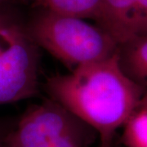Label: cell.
<instances>
[{"label": "cell", "mask_w": 147, "mask_h": 147, "mask_svg": "<svg viewBox=\"0 0 147 147\" xmlns=\"http://www.w3.org/2000/svg\"><path fill=\"white\" fill-rule=\"evenodd\" d=\"M0 147H11V146L10 144L8 143V142L7 141V138H6L5 141L0 145Z\"/></svg>", "instance_id": "5bb4252c"}, {"label": "cell", "mask_w": 147, "mask_h": 147, "mask_svg": "<svg viewBox=\"0 0 147 147\" xmlns=\"http://www.w3.org/2000/svg\"><path fill=\"white\" fill-rule=\"evenodd\" d=\"M94 21L119 46L142 35L136 0H101Z\"/></svg>", "instance_id": "5b68a950"}, {"label": "cell", "mask_w": 147, "mask_h": 147, "mask_svg": "<svg viewBox=\"0 0 147 147\" xmlns=\"http://www.w3.org/2000/svg\"><path fill=\"white\" fill-rule=\"evenodd\" d=\"M39 65V47L21 7L0 4V105L38 93Z\"/></svg>", "instance_id": "3957f363"}, {"label": "cell", "mask_w": 147, "mask_h": 147, "mask_svg": "<svg viewBox=\"0 0 147 147\" xmlns=\"http://www.w3.org/2000/svg\"><path fill=\"white\" fill-rule=\"evenodd\" d=\"M99 147H100V146H99Z\"/></svg>", "instance_id": "9a60e30c"}, {"label": "cell", "mask_w": 147, "mask_h": 147, "mask_svg": "<svg viewBox=\"0 0 147 147\" xmlns=\"http://www.w3.org/2000/svg\"><path fill=\"white\" fill-rule=\"evenodd\" d=\"M57 101L97 133L100 147H112L116 131L139 106L146 90L121 68L118 52L112 57L53 75L46 82Z\"/></svg>", "instance_id": "6da1fadb"}, {"label": "cell", "mask_w": 147, "mask_h": 147, "mask_svg": "<svg viewBox=\"0 0 147 147\" xmlns=\"http://www.w3.org/2000/svg\"><path fill=\"white\" fill-rule=\"evenodd\" d=\"M34 9L36 12L28 20L33 40L69 70L105 60L119 50L115 40L96 24L76 16Z\"/></svg>", "instance_id": "7a4b0ae2"}, {"label": "cell", "mask_w": 147, "mask_h": 147, "mask_svg": "<svg viewBox=\"0 0 147 147\" xmlns=\"http://www.w3.org/2000/svg\"><path fill=\"white\" fill-rule=\"evenodd\" d=\"M123 127L125 146L147 147V106H138Z\"/></svg>", "instance_id": "ba28073f"}, {"label": "cell", "mask_w": 147, "mask_h": 147, "mask_svg": "<svg viewBox=\"0 0 147 147\" xmlns=\"http://www.w3.org/2000/svg\"><path fill=\"white\" fill-rule=\"evenodd\" d=\"M101 0H34L33 8L94 21Z\"/></svg>", "instance_id": "52a82bcc"}, {"label": "cell", "mask_w": 147, "mask_h": 147, "mask_svg": "<svg viewBox=\"0 0 147 147\" xmlns=\"http://www.w3.org/2000/svg\"><path fill=\"white\" fill-rule=\"evenodd\" d=\"M142 19V35H147V0H136Z\"/></svg>", "instance_id": "30bf717a"}, {"label": "cell", "mask_w": 147, "mask_h": 147, "mask_svg": "<svg viewBox=\"0 0 147 147\" xmlns=\"http://www.w3.org/2000/svg\"><path fill=\"white\" fill-rule=\"evenodd\" d=\"M80 120L57 101L47 99L26 110L7 141L11 147H49Z\"/></svg>", "instance_id": "277c9868"}, {"label": "cell", "mask_w": 147, "mask_h": 147, "mask_svg": "<svg viewBox=\"0 0 147 147\" xmlns=\"http://www.w3.org/2000/svg\"><path fill=\"white\" fill-rule=\"evenodd\" d=\"M139 106H147V90L146 92L144 93L143 96H142V100L140 101Z\"/></svg>", "instance_id": "4fadbf2b"}, {"label": "cell", "mask_w": 147, "mask_h": 147, "mask_svg": "<svg viewBox=\"0 0 147 147\" xmlns=\"http://www.w3.org/2000/svg\"><path fill=\"white\" fill-rule=\"evenodd\" d=\"M118 55L127 76L147 90V35L138 36L119 46Z\"/></svg>", "instance_id": "8992f818"}, {"label": "cell", "mask_w": 147, "mask_h": 147, "mask_svg": "<svg viewBox=\"0 0 147 147\" xmlns=\"http://www.w3.org/2000/svg\"><path fill=\"white\" fill-rule=\"evenodd\" d=\"M96 136L92 127L80 120L60 135L49 147H88Z\"/></svg>", "instance_id": "9c48e42d"}, {"label": "cell", "mask_w": 147, "mask_h": 147, "mask_svg": "<svg viewBox=\"0 0 147 147\" xmlns=\"http://www.w3.org/2000/svg\"><path fill=\"white\" fill-rule=\"evenodd\" d=\"M15 125L10 121L0 119V145L5 141L9 133L13 130Z\"/></svg>", "instance_id": "8fae6325"}, {"label": "cell", "mask_w": 147, "mask_h": 147, "mask_svg": "<svg viewBox=\"0 0 147 147\" xmlns=\"http://www.w3.org/2000/svg\"><path fill=\"white\" fill-rule=\"evenodd\" d=\"M33 3H34V0H0V4L18 6L21 7L24 6H32Z\"/></svg>", "instance_id": "7c38bea8"}]
</instances>
